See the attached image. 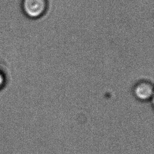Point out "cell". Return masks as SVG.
Here are the masks:
<instances>
[{
  "label": "cell",
  "mask_w": 154,
  "mask_h": 154,
  "mask_svg": "<svg viewBox=\"0 0 154 154\" xmlns=\"http://www.w3.org/2000/svg\"><path fill=\"white\" fill-rule=\"evenodd\" d=\"M50 0H21L20 9L29 19L36 20L45 16L49 8Z\"/></svg>",
  "instance_id": "cell-1"
},
{
  "label": "cell",
  "mask_w": 154,
  "mask_h": 154,
  "mask_svg": "<svg viewBox=\"0 0 154 154\" xmlns=\"http://www.w3.org/2000/svg\"><path fill=\"white\" fill-rule=\"evenodd\" d=\"M8 83V75L4 68L0 65V91L2 90Z\"/></svg>",
  "instance_id": "cell-3"
},
{
  "label": "cell",
  "mask_w": 154,
  "mask_h": 154,
  "mask_svg": "<svg viewBox=\"0 0 154 154\" xmlns=\"http://www.w3.org/2000/svg\"><path fill=\"white\" fill-rule=\"evenodd\" d=\"M153 84L150 81L141 79L134 85L132 93L135 98L141 102L150 101L153 97Z\"/></svg>",
  "instance_id": "cell-2"
}]
</instances>
